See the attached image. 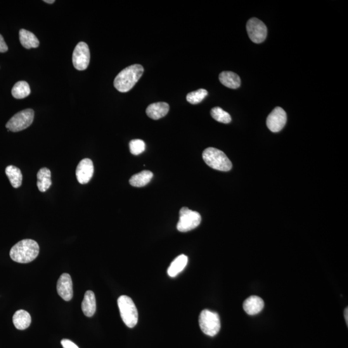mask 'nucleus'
I'll use <instances>...</instances> for the list:
<instances>
[{
  "label": "nucleus",
  "mask_w": 348,
  "mask_h": 348,
  "mask_svg": "<svg viewBox=\"0 0 348 348\" xmlns=\"http://www.w3.org/2000/svg\"><path fill=\"white\" fill-rule=\"evenodd\" d=\"M143 72L144 68L139 64L130 65L118 74L113 82V85L119 92H129L139 81Z\"/></svg>",
  "instance_id": "f257e3e1"
},
{
  "label": "nucleus",
  "mask_w": 348,
  "mask_h": 348,
  "mask_svg": "<svg viewBox=\"0 0 348 348\" xmlns=\"http://www.w3.org/2000/svg\"><path fill=\"white\" fill-rule=\"evenodd\" d=\"M40 252L38 244L32 239H24L11 248L10 257L18 263H28L37 257Z\"/></svg>",
  "instance_id": "f03ea898"
},
{
  "label": "nucleus",
  "mask_w": 348,
  "mask_h": 348,
  "mask_svg": "<svg viewBox=\"0 0 348 348\" xmlns=\"http://www.w3.org/2000/svg\"><path fill=\"white\" fill-rule=\"evenodd\" d=\"M203 158L206 164L213 169L222 172H228L231 169L230 160L223 151L213 147L205 149L203 153Z\"/></svg>",
  "instance_id": "7ed1b4c3"
},
{
  "label": "nucleus",
  "mask_w": 348,
  "mask_h": 348,
  "mask_svg": "<svg viewBox=\"0 0 348 348\" xmlns=\"http://www.w3.org/2000/svg\"><path fill=\"white\" fill-rule=\"evenodd\" d=\"M121 317L130 328H134L138 321V312L133 300L127 295H122L118 300Z\"/></svg>",
  "instance_id": "20e7f679"
},
{
  "label": "nucleus",
  "mask_w": 348,
  "mask_h": 348,
  "mask_svg": "<svg viewBox=\"0 0 348 348\" xmlns=\"http://www.w3.org/2000/svg\"><path fill=\"white\" fill-rule=\"evenodd\" d=\"M199 323L203 332L210 337L216 335L221 329L219 315L208 310H204L201 312Z\"/></svg>",
  "instance_id": "39448f33"
},
{
  "label": "nucleus",
  "mask_w": 348,
  "mask_h": 348,
  "mask_svg": "<svg viewBox=\"0 0 348 348\" xmlns=\"http://www.w3.org/2000/svg\"><path fill=\"white\" fill-rule=\"evenodd\" d=\"M201 216L200 213L192 211L187 207L180 210L179 219L177 224V229L181 232L192 230L200 225Z\"/></svg>",
  "instance_id": "423d86ee"
},
{
  "label": "nucleus",
  "mask_w": 348,
  "mask_h": 348,
  "mask_svg": "<svg viewBox=\"0 0 348 348\" xmlns=\"http://www.w3.org/2000/svg\"><path fill=\"white\" fill-rule=\"evenodd\" d=\"M34 112L32 109L20 111L7 122L6 128L9 131L17 132L27 129L34 120Z\"/></svg>",
  "instance_id": "0eeeda50"
},
{
  "label": "nucleus",
  "mask_w": 348,
  "mask_h": 348,
  "mask_svg": "<svg viewBox=\"0 0 348 348\" xmlns=\"http://www.w3.org/2000/svg\"><path fill=\"white\" fill-rule=\"evenodd\" d=\"M91 54L88 45L80 42L75 47L72 54V63L78 70H86L89 65Z\"/></svg>",
  "instance_id": "6e6552de"
},
{
  "label": "nucleus",
  "mask_w": 348,
  "mask_h": 348,
  "mask_svg": "<svg viewBox=\"0 0 348 348\" xmlns=\"http://www.w3.org/2000/svg\"><path fill=\"white\" fill-rule=\"evenodd\" d=\"M246 30L250 40L255 44H260L266 38V26L256 18H252L248 20L246 24Z\"/></svg>",
  "instance_id": "1a4fd4ad"
},
{
  "label": "nucleus",
  "mask_w": 348,
  "mask_h": 348,
  "mask_svg": "<svg viewBox=\"0 0 348 348\" xmlns=\"http://www.w3.org/2000/svg\"><path fill=\"white\" fill-rule=\"evenodd\" d=\"M286 121H287V115L285 111L278 106L267 116V127L272 132H280L285 126Z\"/></svg>",
  "instance_id": "9d476101"
},
{
  "label": "nucleus",
  "mask_w": 348,
  "mask_h": 348,
  "mask_svg": "<svg viewBox=\"0 0 348 348\" xmlns=\"http://www.w3.org/2000/svg\"><path fill=\"white\" fill-rule=\"evenodd\" d=\"M93 162L90 159H84L78 164L75 175L80 184L88 183L94 174Z\"/></svg>",
  "instance_id": "9b49d317"
},
{
  "label": "nucleus",
  "mask_w": 348,
  "mask_h": 348,
  "mask_svg": "<svg viewBox=\"0 0 348 348\" xmlns=\"http://www.w3.org/2000/svg\"><path fill=\"white\" fill-rule=\"evenodd\" d=\"M58 295L66 301H69L73 297L72 279L69 274H63L57 283Z\"/></svg>",
  "instance_id": "f8f14e48"
},
{
  "label": "nucleus",
  "mask_w": 348,
  "mask_h": 348,
  "mask_svg": "<svg viewBox=\"0 0 348 348\" xmlns=\"http://www.w3.org/2000/svg\"><path fill=\"white\" fill-rule=\"evenodd\" d=\"M264 302L261 298L258 296H251L247 298L243 303V309L246 313L250 316L259 314L263 310Z\"/></svg>",
  "instance_id": "ddd939ff"
},
{
  "label": "nucleus",
  "mask_w": 348,
  "mask_h": 348,
  "mask_svg": "<svg viewBox=\"0 0 348 348\" xmlns=\"http://www.w3.org/2000/svg\"><path fill=\"white\" fill-rule=\"evenodd\" d=\"M169 104L165 102H158L151 104L146 108V114L151 119L158 120L165 117L169 112Z\"/></svg>",
  "instance_id": "4468645a"
},
{
  "label": "nucleus",
  "mask_w": 348,
  "mask_h": 348,
  "mask_svg": "<svg viewBox=\"0 0 348 348\" xmlns=\"http://www.w3.org/2000/svg\"><path fill=\"white\" fill-rule=\"evenodd\" d=\"M82 309L85 316L91 317L96 311V300L95 295L92 291L89 290L85 293L84 299L82 304Z\"/></svg>",
  "instance_id": "2eb2a0df"
},
{
  "label": "nucleus",
  "mask_w": 348,
  "mask_h": 348,
  "mask_svg": "<svg viewBox=\"0 0 348 348\" xmlns=\"http://www.w3.org/2000/svg\"><path fill=\"white\" fill-rule=\"evenodd\" d=\"M13 321L14 326L18 330H23L29 327L31 323V317L25 310H20L14 314Z\"/></svg>",
  "instance_id": "dca6fc26"
},
{
  "label": "nucleus",
  "mask_w": 348,
  "mask_h": 348,
  "mask_svg": "<svg viewBox=\"0 0 348 348\" xmlns=\"http://www.w3.org/2000/svg\"><path fill=\"white\" fill-rule=\"evenodd\" d=\"M219 81L224 86L232 89L239 88L241 85V79L236 73L224 71L219 75Z\"/></svg>",
  "instance_id": "f3484780"
},
{
  "label": "nucleus",
  "mask_w": 348,
  "mask_h": 348,
  "mask_svg": "<svg viewBox=\"0 0 348 348\" xmlns=\"http://www.w3.org/2000/svg\"><path fill=\"white\" fill-rule=\"evenodd\" d=\"M19 36L21 46L25 49L37 48L40 46L38 39L33 33L28 30L21 29L19 32Z\"/></svg>",
  "instance_id": "a211bd4d"
},
{
  "label": "nucleus",
  "mask_w": 348,
  "mask_h": 348,
  "mask_svg": "<svg viewBox=\"0 0 348 348\" xmlns=\"http://www.w3.org/2000/svg\"><path fill=\"white\" fill-rule=\"evenodd\" d=\"M37 186L39 190L45 192L52 185L51 170L47 168H42L37 174Z\"/></svg>",
  "instance_id": "6ab92c4d"
},
{
  "label": "nucleus",
  "mask_w": 348,
  "mask_h": 348,
  "mask_svg": "<svg viewBox=\"0 0 348 348\" xmlns=\"http://www.w3.org/2000/svg\"><path fill=\"white\" fill-rule=\"evenodd\" d=\"M188 263V257L185 255H181L173 260L168 269V274L171 278H175L183 270Z\"/></svg>",
  "instance_id": "aec40b11"
},
{
  "label": "nucleus",
  "mask_w": 348,
  "mask_h": 348,
  "mask_svg": "<svg viewBox=\"0 0 348 348\" xmlns=\"http://www.w3.org/2000/svg\"><path fill=\"white\" fill-rule=\"evenodd\" d=\"M153 176L152 172L149 170H144L132 176L129 180V183L132 186L143 187L150 183Z\"/></svg>",
  "instance_id": "412c9836"
},
{
  "label": "nucleus",
  "mask_w": 348,
  "mask_h": 348,
  "mask_svg": "<svg viewBox=\"0 0 348 348\" xmlns=\"http://www.w3.org/2000/svg\"><path fill=\"white\" fill-rule=\"evenodd\" d=\"M6 173L11 182V185L14 188H18L22 184L23 176L21 170L13 165L8 166L6 168Z\"/></svg>",
  "instance_id": "4be33fe9"
},
{
  "label": "nucleus",
  "mask_w": 348,
  "mask_h": 348,
  "mask_svg": "<svg viewBox=\"0 0 348 348\" xmlns=\"http://www.w3.org/2000/svg\"><path fill=\"white\" fill-rule=\"evenodd\" d=\"M30 89L27 82L21 81L16 83L12 89V95L16 99H23L29 96Z\"/></svg>",
  "instance_id": "5701e85b"
},
{
  "label": "nucleus",
  "mask_w": 348,
  "mask_h": 348,
  "mask_svg": "<svg viewBox=\"0 0 348 348\" xmlns=\"http://www.w3.org/2000/svg\"><path fill=\"white\" fill-rule=\"evenodd\" d=\"M210 113H211L212 117L217 122L225 123V124L231 122L230 115L219 106L213 108Z\"/></svg>",
  "instance_id": "b1692460"
},
{
  "label": "nucleus",
  "mask_w": 348,
  "mask_h": 348,
  "mask_svg": "<svg viewBox=\"0 0 348 348\" xmlns=\"http://www.w3.org/2000/svg\"><path fill=\"white\" fill-rule=\"evenodd\" d=\"M207 95V90L201 89L187 94L186 100L192 105H197V104L201 103Z\"/></svg>",
  "instance_id": "393cba45"
},
{
  "label": "nucleus",
  "mask_w": 348,
  "mask_h": 348,
  "mask_svg": "<svg viewBox=\"0 0 348 348\" xmlns=\"http://www.w3.org/2000/svg\"><path fill=\"white\" fill-rule=\"evenodd\" d=\"M130 151L132 154L137 156L141 154L145 150V143L141 139H134L130 142Z\"/></svg>",
  "instance_id": "a878e982"
},
{
  "label": "nucleus",
  "mask_w": 348,
  "mask_h": 348,
  "mask_svg": "<svg viewBox=\"0 0 348 348\" xmlns=\"http://www.w3.org/2000/svg\"><path fill=\"white\" fill-rule=\"evenodd\" d=\"M63 348H79L74 342L68 339H63L61 342Z\"/></svg>",
  "instance_id": "bb28decb"
},
{
  "label": "nucleus",
  "mask_w": 348,
  "mask_h": 348,
  "mask_svg": "<svg viewBox=\"0 0 348 348\" xmlns=\"http://www.w3.org/2000/svg\"><path fill=\"white\" fill-rule=\"evenodd\" d=\"M7 51H8V47L5 42L3 36L0 34V53H6Z\"/></svg>",
  "instance_id": "cd10ccee"
},
{
  "label": "nucleus",
  "mask_w": 348,
  "mask_h": 348,
  "mask_svg": "<svg viewBox=\"0 0 348 348\" xmlns=\"http://www.w3.org/2000/svg\"><path fill=\"white\" fill-rule=\"evenodd\" d=\"M347 314H348V309H347V307H346V308L345 309V311H344V317H345V322H346L347 326V324H348Z\"/></svg>",
  "instance_id": "c85d7f7f"
},
{
  "label": "nucleus",
  "mask_w": 348,
  "mask_h": 348,
  "mask_svg": "<svg viewBox=\"0 0 348 348\" xmlns=\"http://www.w3.org/2000/svg\"><path fill=\"white\" fill-rule=\"evenodd\" d=\"M44 2H46V3H47V4H53V3H54V2H55V1H54V0H45Z\"/></svg>",
  "instance_id": "c756f323"
}]
</instances>
